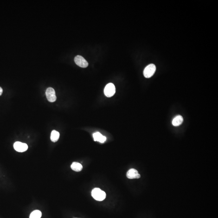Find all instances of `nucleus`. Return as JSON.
Returning <instances> with one entry per match:
<instances>
[{"instance_id": "9d476101", "label": "nucleus", "mask_w": 218, "mask_h": 218, "mask_svg": "<svg viewBox=\"0 0 218 218\" xmlns=\"http://www.w3.org/2000/svg\"><path fill=\"white\" fill-rule=\"evenodd\" d=\"M72 170L76 172H80L83 169V166L80 163L77 162H74L71 166Z\"/></svg>"}, {"instance_id": "f03ea898", "label": "nucleus", "mask_w": 218, "mask_h": 218, "mask_svg": "<svg viewBox=\"0 0 218 218\" xmlns=\"http://www.w3.org/2000/svg\"><path fill=\"white\" fill-rule=\"evenodd\" d=\"M156 71V67L154 64H150L146 66L143 71V75L146 78L151 77L154 74Z\"/></svg>"}, {"instance_id": "f257e3e1", "label": "nucleus", "mask_w": 218, "mask_h": 218, "mask_svg": "<svg viewBox=\"0 0 218 218\" xmlns=\"http://www.w3.org/2000/svg\"><path fill=\"white\" fill-rule=\"evenodd\" d=\"M92 196L96 201H101L106 198V194L104 191L98 188H95L92 190Z\"/></svg>"}, {"instance_id": "9b49d317", "label": "nucleus", "mask_w": 218, "mask_h": 218, "mask_svg": "<svg viewBox=\"0 0 218 218\" xmlns=\"http://www.w3.org/2000/svg\"><path fill=\"white\" fill-rule=\"evenodd\" d=\"M60 133L58 131L53 130L51 132V139L52 142H56L58 140L60 137Z\"/></svg>"}, {"instance_id": "0eeeda50", "label": "nucleus", "mask_w": 218, "mask_h": 218, "mask_svg": "<svg viewBox=\"0 0 218 218\" xmlns=\"http://www.w3.org/2000/svg\"><path fill=\"white\" fill-rule=\"evenodd\" d=\"M127 177L129 179H139L141 177L138 171L136 169H132L128 170L126 173Z\"/></svg>"}, {"instance_id": "423d86ee", "label": "nucleus", "mask_w": 218, "mask_h": 218, "mask_svg": "<svg viewBox=\"0 0 218 218\" xmlns=\"http://www.w3.org/2000/svg\"><path fill=\"white\" fill-rule=\"evenodd\" d=\"M74 61L77 65L79 67L85 68L88 67L89 64L83 57L80 55L76 56L74 58Z\"/></svg>"}, {"instance_id": "7ed1b4c3", "label": "nucleus", "mask_w": 218, "mask_h": 218, "mask_svg": "<svg viewBox=\"0 0 218 218\" xmlns=\"http://www.w3.org/2000/svg\"><path fill=\"white\" fill-rule=\"evenodd\" d=\"M116 92V88L112 83L108 84L104 89V94L108 98L113 96Z\"/></svg>"}, {"instance_id": "6e6552de", "label": "nucleus", "mask_w": 218, "mask_h": 218, "mask_svg": "<svg viewBox=\"0 0 218 218\" xmlns=\"http://www.w3.org/2000/svg\"><path fill=\"white\" fill-rule=\"evenodd\" d=\"M93 137L95 142H98L101 143H104L106 140V137L103 136L99 132H96L93 134Z\"/></svg>"}, {"instance_id": "ddd939ff", "label": "nucleus", "mask_w": 218, "mask_h": 218, "mask_svg": "<svg viewBox=\"0 0 218 218\" xmlns=\"http://www.w3.org/2000/svg\"><path fill=\"white\" fill-rule=\"evenodd\" d=\"M3 89H2V87H0V96L2 95V93H3Z\"/></svg>"}, {"instance_id": "f8f14e48", "label": "nucleus", "mask_w": 218, "mask_h": 218, "mask_svg": "<svg viewBox=\"0 0 218 218\" xmlns=\"http://www.w3.org/2000/svg\"><path fill=\"white\" fill-rule=\"evenodd\" d=\"M41 216H42V213L41 211L35 210L31 213L30 218H41Z\"/></svg>"}, {"instance_id": "39448f33", "label": "nucleus", "mask_w": 218, "mask_h": 218, "mask_svg": "<svg viewBox=\"0 0 218 218\" xmlns=\"http://www.w3.org/2000/svg\"><path fill=\"white\" fill-rule=\"evenodd\" d=\"M14 147L17 151L19 152H24L28 149V145L26 143L19 142H15L14 145Z\"/></svg>"}, {"instance_id": "20e7f679", "label": "nucleus", "mask_w": 218, "mask_h": 218, "mask_svg": "<svg viewBox=\"0 0 218 218\" xmlns=\"http://www.w3.org/2000/svg\"><path fill=\"white\" fill-rule=\"evenodd\" d=\"M46 95L47 100L50 102H54L56 100L57 97L55 91L51 87L48 88L46 90Z\"/></svg>"}, {"instance_id": "1a4fd4ad", "label": "nucleus", "mask_w": 218, "mask_h": 218, "mask_svg": "<svg viewBox=\"0 0 218 218\" xmlns=\"http://www.w3.org/2000/svg\"><path fill=\"white\" fill-rule=\"evenodd\" d=\"M183 117L181 115L176 116L174 118L172 121V124L174 126H179L183 123Z\"/></svg>"}]
</instances>
